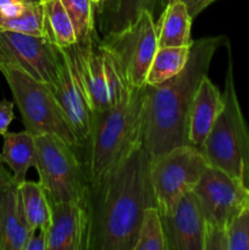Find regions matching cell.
Wrapping results in <instances>:
<instances>
[{
	"label": "cell",
	"instance_id": "1",
	"mask_svg": "<svg viewBox=\"0 0 249 250\" xmlns=\"http://www.w3.org/2000/svg\"><path fill=\"white\" fill-rule=\"evenodd\" d=\"M149 165L150 155L139 144L89 187L87 250L134 249L144 211L156 207Z\"/></svg>",
	"mask_w": 249,
	"mask_h": 250
},
{
	"label": "cell",
	"instance_id": "2",
	"mask_svg": "<svg viewBox=\"0 0 249 250\" xmlns=\"http://www.w3.org/2000/svg\"><path fill=\"white\" fill-rule=\"evenodd\" d=\"M226 41L224 36L193 41L187 65L175 77L144 87L142 144L150 156L190 144L188 117L200 82L208 76L212 58Z\"/></svg>",
	"mask_w": 249,
	"mask_h": 250
},
{
	"label": "cell",
	"instance_id": "3",
	"mask_svg": "<svg viewBox=\"0 0 249 250\" xmlns=\"http://www.w3.org/2000/svg\"><path fill=\"white\" fill-rule=\"evenodd\" d=\"M144 87L132 89L119 104L93 111L89 136L84 146L77 149L83 151L78 156L89 187L142 144Z\"/></svg>",
	"mask_w": 249,
	"mask_h": 250
},
{
	"label": "cell",
	"instance_id": "4",
	"mask_svg": "<svg viewBox=\"0 0 249 250\" xmlns=\"http://www.w3.org/2000/svg\"><path fill=\"white\" fill-rule=\"evenodd\" d=\"M222 97L224 107L199 149L210 166L225 171L249 188V126L237 97L231 59Z\"/></svg>",
	"mask_w": 249,
	"mask_h": 250
},
{
	"label": "cell",
	"instance_id": "5",
	"mask_svg": "<svg viewBox=\"0 0 249 250\" xmlns=\"http://www.w3.org/2000/svg\"><path fill=\"white\" fill-rule=\"evenodd\" d=\"M0 72L11 89L26 131L33 136L53 134L77 150V138L51 88L16 66H5Z\"/></svg>",
	"mask_w": 249,
	"mask_h": 250
},
{
	"label": "cell",
	"instance_id": "6",
	"mask_svg": "<svg viewBox=\"0 0 249 250\" xmlns=\"http://www.w3.org/2000/svg\"><path fill=\"white\" fill-rule=\"evenodd\" d=\"M39 182L51 204L87 202V176L77 150L53 134L36 136Z\"/></svg>",
	"mask_w": 249,
	"mask_h": 250
},
{
	"label": "cell",
	"instance_id": "7",
	"mask_svg": "<svg viewBox=\"0 0 249 250\" xmlns=\"http://www.w3.org/2000/svg\"><path fill=\"white\" fill-rule=\"evenodd\" d=\"M208 165L202 150L192 144L150 156L149 175L161 216L170 214L178 200L194 189Z\"/></svg>",
	"mask_w": 249,
	"mask_h": 250
},
{
	"label": "cell",
	"instance_id": "8",
	"mask_svg": "<svg viewBox=\"0 0 249 250\" xmlns=\"http://www.w3.org/2000/svg\"><path fill=\"white\" fill-rule=\"evenodd\" d=\"M100 44L114 56L128 87L145 85L149 67L159 48L151 12L145 10L124 28L105 33Z\"/></svg>",
	"mask_w": 249,
	"mask_h": 250
},
{
	"label": "cell",
	"instance_id": "9",
	"mask_svg": "<svg viewBox=\"0 0 249 250\" xmlns=\"http://www.w3.org/2000/svg\"><path fill=\"white\" fill-rule=\"evenodd\" d=\"M205 221V233L226 232L233 217L249 204V188L225 171L208 165L193 189Z\"/></svg>",
	"mask_w": 249,
	"mask_h": 250
},
{
	"label": "cell",
	"instance_id": "10",
	"mask_svg": "<svg viewBox=\"0 0 249 250\" xmlns=\"http://www.w3.org/2000/svg\"><path fill=\"white\" fill-rule=\"evenodd\" d=\"M62 63L60 49L46 36L0 31V70L16 66L51 88L59 80Z\"/></svg>",
	"mask_w": 249,
	"mask_h": 250
},
{
	"label": "cell",
	"instance_id": "11",
	"mask_svg": "<svg viewBox=\"0 0 249 250\" xmlns=\"http://www.w3.org/2000/svg\"><path fill=\"white\" fill-rule=\"evenodd\" d=\"M62 63L59 80L53 92L62 109L68 125L78 142V149L84 146L92 126L93 109L88 99L87 89L81 77L71 46L60 49Z\"/></svg>",
	"mask_w": 249,
	"mask_h": 250
},
{
	"label": "cell",
	"instance_id": "12",
	"mask_svg": "<svg viewBox=\"0 0 249 250\" xmlns=\"http://www.w3.org/2000/svg\"><path fill=\"white\" fill-rule=\"evenodd\" d=\"M161 219L167 250H204L205 221L193 190L183 195L172 211Z\"/></svg>",
	"mask_w": 249,
	"mask_h": 250
},
{
	"label": "cell",
	"instance_id": "13",
	"mask_svg": "<svg viewBox=\"0 0 249 250\" xmlns=\"http://www.w3.org/2000/svg\"><path fill=\"white\" fill-rule=\"evenodd\" d=\"M88 225L87 202L51 204L48 250H87Z\"/></svg>",
	"mask_w": 249,
	"mask_h": 250
},
{
	"label": "cell",
	"instance_id": "14",
	"mask_svg": "<svg viewBox=\"0 0 249 250\" xmlns=\"http://www.w3.org/2000/svg\"><path fill=\"white\" fill-rule=\"evenodd\" d=\"M71 49L87 89L93 111H99L111 106L105 78L103 51L97 32H92L83 41L71 45Z\"/></svg>",
	"mask_w": 249,
	"mask_h": 250
},
{
	"label": "cell",
	"instance_id": "15",
	"mask_svg": "<svg viewBox=\"0 0 249 250\" xmlns=\"http://www.w3.org/2000/svg\"><path fill=\"white\" fill-rule=\"evenodd\" d=\"M224 107V97L219 88L205 76L200 82L188 117V139L194 146H202Z\"/></svg>",
	"mask_w": 249,
	"mask_h": 250
},
{
	"label": "cell",
	"instance_id": "16",
	"mask_svg": "<svg viewBox=\"0 0 249 250\" xmlns=\"http://www.w3.org/2000/svg\"><path fill=\"white\" fill-rule=\"evenodd\" d=\"M32 232L24 216L19 185L14 183L0 193V250H23Z\"/></svg>",
	"mask_w": 249,
	"mask_h": 250
},
{
	"label": "cell",
	"instance_id": "17",
	"mask_svg": "<svg viewBox=\"0 0 249 250\" xmlns=\"http://www.w3.org/2000/svg\"><path fill=\"white\" fill-rule=\"evenodd\" d=\"M0 31L45 36L42 0H0Z\"/></svg>",
	"mask_w": 249,
	"mask_h": 250
},
{
	"label": "cell",
	"instance_id": "18",
	"mask_svg": "<svg viewBox=\"0 0 249 250\" xmlns=\"http://www.w3.org/2000/svg\"><path fill=\"white\" fill-rule=\"evenodd\" d=\"M4 146L0 153V159L12 171V176L17 185L26 181L27 172L31 167L36 168L38 154H37L36 136L28 131L19 133L4 134Z\"/></svg>",
	"mask_w": 249,
	"mask_h": 250
},
{
	"label": "cell",
	"instance_id": "19",
	"mask_svg": "<svg viewBox=\"0 0 249 250\" xmlns=\"http://www.w3.org/2000/svg\"><path fill=\"white\" fill-rule=\"evenodd\" d=\"M192 16L181 0H175L163 9L156 27L159 46H190Z\"/></svg>",
	"mask_w": 249,
	"mask_h": 250
},
{
	"label": "cell",
	"instance_id": "20",
	"mask_svg": "<svg viewBox=\"0 0 249 250\" xmlns=\"http://www.w3.org/2000/svg\"><path fill=\"white\" fill-rule=\"evenodd\" d=\"M161 0H111L106 2L100 15V31L103 33L120 31L138 19L143 11H149L154 15Z\"/></svg>",
	"mask_w": 249,
	"mask_h": 250
},
{
	"label": "cell",
	"instance_id": "21",
	"mask_svg": "<svg viewBox=\"0 0 249 250\" xmlns=\"http://www.w3.org/2000/svg\"><path fill=\"white\" fill-rule=\"evenodd\" d=\"M24 216L31 229H49L51 222V202L41 182L24 181L19 185Z\"/></svg>",
	"mask_w": 249,
	"mask_h": 250
},
{
	"label": "cell",
	"instance_id": "22",
	"mask_svg": "<svg viewBox=\"0 0 249 250\" xmlns=\"http://www.w3.org/2000/svg\"><path fill=\"white\" fill-rule=\"evenodd\" d=\"M190 46H159L146 75L145 85H156L175 77L187 65Z\"/></svg>",
	"mask_w": 249,
	"mask_h": 250
},
{
	"label": "cell",
	"instance_id": "23",
	"mask_svg": "<svg viewBox=\"0 0 249 250\" xmlns=\"http://www.w3.org/2000/svg\"><path fill=\"white\" fill-rule=\"evenodd\" d=\"M44 10L45 36L59 49L77 43L72 22L60 0H42Z\"/></svg>",
	"mask_w": 249,
	"mask_h": 250
},
{
	"label": "cell",
	"instance_id": "24",
	"mask_svg": "<svg viewBox=\"0 0 249 250\" xmlns=\"http://www.w3.org/2000/svg\"><path fill=\"white\" fill-rule=\"evenodd\" d=\"M133 250H167L163 219L158 207L146 208L144 211Z\"/></svg>",
	"mask_w": 249,
	"mask_h": 250
},
{
	"label": "cell",
	"instance_id": "25",
	"mask_svg": "<svg viewBox=\"0 0 249 250\" xmlns=\"http://www.w3.org/2000/svg\"><path fill=\"white\" fill-rule=\"evenodd\" d=\"M65 7L73 29H75L77 41H83L95 31L94 11H93L92 0H60Z\"/></svg>",
	"mask_w": 249,
	"mask_h": 250
},
{
	"label": "cell",
	"instance_id": "26",
	"mask_svg": "<svg viewBox=\"0 0 249 250\" xmlns=\"http://www.w3.org/2000/svg\"><path fill=\"white\" fill-rule=\"evenodd\" d=\"M228 250H249V204L246 205L227 227Z\"/></svg>",
	"mask_w": 249,
	"mask_h": 250
},
{
	"label": "cell",
	"instance_id": "27",
	"mask_svg": "<svg viewBox=\"0 0 249 250\" xmlns=\"http://www.w3.org/2000/svg\"><path fill=\"white\" fill-rule=\"evenodd\" d=\"M23 250H48V229H34L27 239Z\"/></svg>",
	"mask_w": 249,
	"mask_h": 250
},
{
	"label": "cell",
	"instance_id": "28",
	"mask_svg": "<svg viewBox=\"0 0 249 250\" xmlns=\"http://www.w3.org/2000/svg\"><path fill=\"white\" fill-rule=\"evenodd\" d=\"M14 103L6 99L0 102V136H4L7 132L10 124L14 120Z\"/></svg>",
	"mask_w": 249,
	"mask_h": 250
},
{
	"label": "cell",
	"instance_id": "29",
	"mask_svg": "<svg viewBox=\"0 0 249 250\" xmlns=\"http://www.w3.org/2000/svg\"><path fill=\"white\" fill-rule=\"evenodd\" d=\"M181 1L185 2L188 11H189L190 16L194 20L203 10L207 9V7L209 6L212 1H215V0H181Z\"/></svg>",
	"mask_w": 249,
	"mask_h": 250
},
{
	"label": "cell",
	"instance_id": "30",
	"mask_svg": "<svg viewBox=\"0 0 249 250\" xmlns=\"http://www.w3.org/2000/svg\"><path fill=\"white\" fill-rule=\"evenodd\" d=\"M14 183H16L14 180V176L5 170L4 166H2L1 159H0V193L6 189V188H9L10 186L14 185Z\"/></svg>",
	"mask_w": 249,
	"mask_h": 250
},
{
	"label": "cell",
	"instance_id": "31",
	"mask_svg": "<svg viewBox=\"0 0 249 250\" xmlns=\"http://www.w3.org/2000/svg\"><path fill=\"white\" fill-rule=\"evenodd\" d=\"M107 0H92V4L93 6H95L98 9V11H100L102 10V7L104 6L105 2H106Z\"/></svg>",
	"mask_w": 249,
	"mask_h": 250
},
{
	"label": "cell",
	"instance_id": "32",
	"mask_svg": "<svg viewBox=\"0 0 249 250\" xmlns=\"http://www.w3.org/2000/svg\"><path fill=\"white\" fill-rule=\"evenodd\" d=\"M172 1H175V0H161V6H163V9H164L166 5H168L170 2H172Z\"/></svg>",
	"mask_w": 249,
	"mask_h": 250
},
{
	"label": "cell",
	"instance_id": "33",
	"mask_svg": "<svg viewBox=\"0 0 249 250\" xmlns=\"http://www.w3.org/2000/svg\"><path fill=\"white\" fill-rule=\"evenodd\" d=\"M109 1H111V0H107V1H106V2H109ZM106 2H105V4H106Z\"/></svg>",
	"mask_w": 249,
	"mask_h": 250
}]
</instances>
